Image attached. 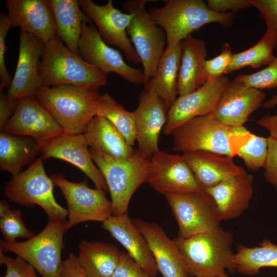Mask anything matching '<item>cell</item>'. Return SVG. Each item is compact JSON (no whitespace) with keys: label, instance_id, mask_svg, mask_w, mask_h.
Returning a JSON list of instances; mask_svg holds the SVG:
<instances>
[{"label":"cell","instance_id":"8fae6325","mask_svg":"<svg viewBox=\"0 0 277 277\" xmlns=\"http://www.w3.org/2000/svg\"><path fill=\"white\" fill-rule=\"evenodd\" d=\"M179 227L177 237L188 238L220 227L213 199L204 190L166 196Z\"/></svg>","mask_w":277,"mask_h":277},{"label":"cell","instance_id":"e0dca14e","mask_svg":"<svg viewBox=\"0 0 277 277\" xmlns=\"http://www.w3.org/2000/svg\"><path fill=\"white\" fill-rule=\"evenodd\" d=\"M229 82L227 76L223 75L209 80L190 93L177 97L168 110L164 133L170 134L190 120L211 114Z\"/></svg>","mask_w":277,"mask_h":277},{"label":"cell","instance_id":"4316f807","mask_svg":"<svg viewBox=\"0 0 277 277\" xmlns=\"http://www.w3.org/2000/svg\"><path fill=\"white\" fill-rule=\"evenodd\" d=\"M182 41L167 45L154 76L144 89L156 93L169 109L177 98Z\"/></svg>","mask_w":277,"mask_h":277},{"label":"cell","instance_id":"ba28073f","mask_svg":"<svg viewBox=\"0 0 277 277\" xmlns=\"http://www.w3.org/2000/svg\"><path fill=\"white\" fill-rule=\"evenodd\" d=\"M43 160L40 156L26 170L7 182L4 188L5 197L18 205L40 206L48 220H65L68 210L55 199L54 184L45 172Z\"/></svg>","mask_w":277,"mask_h":277},{"label":"cell","instance_id":"d6a6232c","mask_svg":"<svg viewBox=\"0 0 277 277\" xmlns=\"http://www.w3.org/2000/svg\"><path fill=\"white\" fill-rule=\"evenodd\" d=\"M97 115L109 121L118 130L126 142L133 146L136 141V130L134 114L118 104L108 93L100 94Z\"/></svg>","mask_w":277,"mask_h":277},{"label":"cell","instance_id":"9a60e30c","mask_svg":"<svg viewBox=\"0 0 277 277\" xmlns=\"http://www.w3.org/2000/svg\"><path fill=\"white\" fill-rule=\"evenodd\" d=\"M78 3L82 10L94 23L106 43L120 48L128 61L142 64L127 32L132 14L116 9L112 0H108L104 5H98L91 0H78Z\"/></svg>","mask_w":277,"mask_h":277},{"label":"cell","instance_id":"2e32d148","mask_svg":"<svg viewBox=\"0 0 277 277\" xmlns=\"http://www.w3.org/2000/svg\"><path fill=\"white\" fill-rule=\"evenodd\" d=\"M44 46L38 38L20 30L18 58L12 81L6 93L8 101L18 102L25 98H36L42 87L38 69Z\"/></svg>","mask_w":277,"mask_h":277},{"label":"cell","instance_id":"5bb4252c","mask_svg":"<svg viewBox=\"0 0 277 277\" xmlns=\"http://www.w3.org/2000/svg\"><path fill=\"white\" fill-rule=\"evenodd\" d=\"M2 131L31 137L40 147L64 133L50 112L36 98L31 97L18 101Z\"/></svg>","mask_w":277,"mask_h":277},{"label":"cell","instance_id":"ac0fdd59","mask_svg":"<svg viewBox=\"0 0 277 277\" xmlns=\"http://www.w3.org/2000/svg\"><path fill=\"white\" fill-rule=\"evenodd\" d=\"M169 108L154 91L144 89L133 112L138 150L151 157L159 150L160 132L167 122Z\"/></svg>","mask_w":277,"mask_h":277},{"label":"cell","instance_id":"7a4b0ae2","mask_svg":"<svg viewBox=\"0 0 277 277\" xmlns=\"http://www.w3.org/2000/svg\"><path fill=\"white\" fill-rule=\"evenodd\" d=\"M250 133L243 126L227 125L210 114L190 120L171 134L175 152L201 150L233 157Z\"/></svg>","mask_w":277,"mask_h":277},{"label":"cell","instance_id":"f35d334b","mask_svg":"<svg viewBox=\"0 0 277 277\" xmlns=\"http://www.w3.org/2000/svg\"><path fill=\"white\" fill-rule=\"evenodd\" d=\"M12 27V22L8 16L3 12L0 14V91L4 88H9L12 81L5 63L6 52V36L9 29Z\"/></svg>","mask_w":277,"mask_h":277},{"label":"cell","instance_id":"7dc6e473","mask_svg":"<svg viewBox=\"0 0 277 277\" xmlns=\"http://www.w3.org/2000/svg\"><path fill=\"white\" fill-rule=\"evenodd\" d=\"M18 102L8 101L6 97V94L3 93V92L0 93V129L1 131L13 114Z\"/></svg>","mask_w":277,"mask_h":277},{"label":"cell","instance_id":"4dcf8cb0","mask_svg":"<svg viewBox=\"0 0 277 277\" xmlns=\"http://www.w3.org/2000/svg\"><path fill=\"white\" fill-rule=\"evenodd\" d=\"M41 147L33 138L0 133V168L12 176L21 172L22 168L30 163L38 153Z\"/></svg>","mask_w":277,"mask_h":277},{"label":"cell","instance_id":"7402d4cb","mask_svg":"<svg viewBox=\"0 0 277 277\" xmlns=\"http://www.w3.org/2000/svg\"><path fill=\"white\" fill-rule=\"evenodd\" d=\"M147 241L163 277H188L189 275L174 240L155 223L140 219L133 221Z\"/></svg>","mask_w":277,"mask_h":277},{"label":"cell","instance_id":"d590c367","mask_svg":"<svg viewBox=\"0 0 277 277\" xmlns=\"http://www.w3.org/2000/svg\"><path fill=\"white\" fill-rule=\"evenodd\" d=\"M0 229L5 241L13 242L17 239H29L34 233L26 226L19 209H9L0 216Z\"/></svg>","mask_w":277,"mask_h":277},{"label":"cell","instance_id":"30bf717a","mask_svg":"<svg viewBox=\"0 0 277 277\" xmlns=\"http://www.w3.org/2000/svg\"><path fill=\"white\" fill-rule=\"evenodd\" d=\"M50 177L66 201L68 210L66 232L78 223L103 222L113 215L112 203L107 199L106 191L90 188L86 179L72 182L61 173L52 174Z\"/></svg>","mask_w":277,"mask_h":277},{"label":"cell","instance_id":"d6986e66","mask_svg":"<svg viewBox=\"0 0 277 277\" xmlns=\"http://www.w3.org/2000/svg\"><path fill=\"white\" fill-rule=\"evenodd\" d=\"M84 134L64 132L41 146V156L43 160L53 157L73 164L89 177L95 188L107 191L105 179L94 164Z\"/></svg>","mask_w":277,"mask_h":277},{"label":"cell","instance_id":"5b68a950","mask_svg":"<svg viewBox=\"0 0 277 277\" xmlns=\"http://www.w3.org/2000/svg\"><path fill=\"white\" fill-rule=\"evenodd\" d=\"M165 5L149 13L165 31L167 45L177 44L203 26L218 23L229 27L234 16L231 12L219 13L211 10L202 0H166Z\"/></svg>","mask_w":277,"mask_h":277},{"label":"cell","instance_id":"603a6c76","mask_svg":"<svg viewBox=\"0 0 277 277\" xmlns=\"http://www.w3.org/2000/svg\"><path fill=\"white\" fill-rule=\"evenodd\" d=\"M252 174L245 170L205 189L215 204L220 220L238 217L248 208L253 194Z\"/></svg>","mask_w":277,"mask_h":277},{"label":"cell","instance_id":"4fadbf2b","mask_svg":"<svg viewBox=\"0 0 277 277\" xmlns=\"http://www.w3.org/2000/svg\"><path fill=\"white\" fill-rule=\"evenodd\" d=\"M147 183L165 196L204 190L182 154L165 151H159L150 159Z\"/></svg>","mask_w":277,"mask_h":277},{"label":"cell","instance_id":"e575fe53","mask_svg":"<svg viewBox=\"0 0 277 277\" xmlns=\"http://www.w3.org/2000/svg\"><path fill=\"white\" fill-rule=\"evenodd\" d=\"M267 151L268 138L250 132L236 155L243 160L248 169L256 171L264 167Z\"/></svg>","mask_w":277,"mask_h":277},{"label":"cell","instance_id":"ee69618b","mask_svg":"<svg viewBox=\"0 0 277 277\" xmlns=\"http://www.w3.org/2000/svg\"><path fill=\"white\" fill-rule=\"evenodd\" d=\"M207 5L212 11L219 13L228 10L237 12L240 9L253 7L250 0H208Z\"/></svg>","mask_w":277,"mask_h":277},{"label":"cell","instance_id":"b9f144b4","mask_svg":"<svg viewBox=\"0 0 277 277\" xmlns=\"http://www.w3.org/2000/svg\"><path fill=\"white\" fill-rule=\"evenodd\" d=\"M111 277H147V275L128 253L121 251L118 264Z\"/></svg>","mask_w":277,"mask_h":277},{"label":"cell","instance_id":"277c9868","mask_svg":"<svg viewBox=\"0 0 277 277\" xmlns=\"http://www.w3.org/2000/svg\"><path fill=\"white\" fill-rule=\"evenodd\" d=\"M98 90L74 85L42 86L36 99L50 112L64 132L84 134L97 115Z\"/></svg>","mask_w":277,"mask_h":277},{"label":"cell","instance_id":"44dd1931","mask_svg":"<svg viewBox=\"0 0 277 277\" xmlns=\"http://www.w3.org/2000/svg\"><path fill=\"white\" fill-rule=\"evenodd\" d=\"M12 27L32 34L44 43L54 37L56 26L48 0H6Z\"/></svg>","mask_w":277,"mask_h":277},{"label":"cell","instance_id":"681fc988","mask_svg":"<svg viewBox=\"0 0 277 277\" xmlns=\"http://www.w3.org/2000/svg\"><path fill=\"white\" fill-rule=\"evenodd\" d=\"M147 277H149V276H148L147 275Z\"/></svg>","mask_w":277,"mask_h":277},{"label":"cell","instance_id":"6da1fadb","mask_svg":"<svg viewBox=\"0 0 277 277\" xmlns=\"http://www.w3.org/2000/svg\"><path fill=\"white\" fill-rule=\"evenodd\" d=\"M174 241L180 251L189 275L194 277H228L227 270L236 271L232 250L233 234L220 227L188 238Z\"/></svg>","mask_w":277,"mask_h":277},{"label":"cell","instance_id":"bcb514c9","mask_svg":"<svg viewBox=\"0 0 277 277\" xmlns=\"http://www.w3.org/2000/svg\"><path fill=\"white\" fill-rule=\"evenodd\" d=\"M277 105V95H273L267 102L263 104L265 108H273ZM257 124L266 129L269 133V136L277 138V114L266 115L256 121Z\"/></svg>","mask_w":277,"mask_h":277},{"label":"cell","instance_id":"9c48e42d","mask_svg":"<svg viewBox=\"0 0 277 277\" xmlns=\"http://www.w3.org/2000/svg\"><path fill=\"white\" fill-rule=\"evenodd\" d=\"M155 1L130 0L122 5L128 13L132 15L127 32L142 61L144 86L155 74L167 44L165 31L153 21L145 8L148 3Z\"/></svg>","mask_w":277,"mask_h":277},{"label":"cell","instance_id":"836d02e7","mask_svg":"<svg viewBox=\"0 0 277 277\" xmlns=\"http://www.w3.org/2000/svg\"><path fill=\"white\" fill-rule=\"evenodd\" d=\"M275 45L271 34L267 31L254 46L241 52L233 54L232 60L226 74L250 66L256 69L269 65L275 58L273 53Z\"/></svg>","mask_w":277,"mask_h":277},{"label":"cell","instance_id":"8d00e7d4","mask_svg":"<svg viewBox=\"0 0 277 277\" xmlns=\"http://www.w3.org/2000/svg\"><path fill=\"white\" fill-rule=\"evenodd\" d=\"M234 80L259 90L276 88L277 56L266 68L250 74H239Z\"/></svg>","mask_w":277,"mask_h":277},{"label":"cell","instance_id":"7bdbcfd3","mask_svg":"<svg viewBox=\"0 0 277 277\" xmlns=\"http://www.w3.org/2000/svg\"><path fill=\"white\" fill-rule=\"evenodd\" d=\"M264 177L277 190V138L269 136Z\"/></svg>","mask_w":277,"mask_h":277},{"label":"cell","instance_id":"8992f818","mask_svg":"<svg viewBox=\"0 0 277 277\" xmlns=\"http://www.w3.org/2000/svg\"><path fill=\"white\" fill-rule=\"evenodd\" d=\"M91 157L106 181L111 199L113 215L128 214L131 197L147 182L150 159L140 152L130 156L116 159L89 149Z\"/></svg>","mask_w":277,"mask_h":277},{"label":"cell","instance_id":"d4e9b609","mask_svg":"<svg viewBox=\"0 0 277 277\" xmlns=\"http://www.w3.org/2000/svg\"><path fill=\"white\" fill-rule=\"evenodd\" d=\"M182 154L204 190L245 171L228 156L201 150Z\"/></svg>","mask_w":277,"mask_h":277},{"label":"cell","instance_id":"ab89813d","mask_svg":"<svg viewBox=\"0 0 277 277\" xmlns=\"http://www.w3.org/2000/svg\"><path fill=\"white\" fill-rule=\"evenodd\" d=\"M264 19L268 31L272 36L277 49V0H250Z\"/></svg>","mask_w":277,"mask_h":277},{"label":"cell","instance_id":"cb8c5ba5","mask_svg":"<svg viewBox=\"0 0 277 277\" xmlns=\"http://www.w3.org/2000/svg\"><path fill=\"white\" fill-rule=\"evenodd\" d=\"M108 231L149 277H156L158 270L154 258L144 237L128 214L111 215L102 222Z\"/></svg>","mask_w":277,"mask_h":277},{"label":"cell","instance_id":"7c38bea8","mask_svg":"<svg viewBox=\"0 0 277 277\" xmlns=\"http://www.w3.org/2000/svg\"><path fill=\"white\" fill-rule=\"evenodd\" d=\"M78 52L84 60L106 74L115 73L132 84H144L143 71L128 65L118 50L103 40L91 22L82 25Z\"/></svg>","mask_w":277,"mask_h":277},{"label":"cell","instance_id":"f6af8a7d","mask_svg":"<svg viewBox=\"0 0 277 277\" xmlns=\"http://www.w3.org/2000/svg\"><path fill=\"white\" fill-rule=\"evenodd\" d=\"M58 277H89L81 267L77 256L70 253L67 258L62 261Z\"/></svg>","mask_w":277,"mask_h":277},{"label":"cell","instance_id":"3957f363","mask_svg":"<svg viewBox=\"0 0 277 277\" xmlns=\"http://www.w3.org/2000/svg\"><path fill=\"white\" fill-rule=\"evenodd\" d=\"M38 72L42 86L70 85L98 90L107 83V74L72 52L56 35L44 43Z\"/></svg>","mask_w":277,"mask_h":277},{"label":"cell","instance_id":"60d3db41","mask_svg":"<svg viewBox=\"0 0 277 277\" xmlns=\"http://www.w3.org/2000/svg\"><path fill=\"white\" fill-rule=\"evenodd\" d=\"M0 264L5 265L6 271L3 277H40L35 269L19 256L12 258L6 255L0 248Z\"/></svg>","mask_w":277,"mask_h":277},{"label":"cell","instance_id":"f1b7e54d","mask_svg":"<svg viewBox=\"0 0 277 277\" xmlns=\"http://www.w3.org/2000/svg\"><path fill=\"white\" fill-rule=\"evenodd\" d=\"M48 2L55 23L56 36L69 50L79 55L78 43L82 25L84 23H90V19L82 10L77 0Z\"/></svg>","mask_w":277,"mask_h":277},{"label":"cell","instance_id":"83f0119b","mask_svg":"<svg viewBox=\"0 0 277 277\" xmlns=\"http://www.w3.org/2000/svg\"><path fill=\"white\" fill-rule=\"evenodd\" d=\"M84 134L90 149L101 154L125 159L135 151L114 126L100 115L93 118Z\"/></svg>","mask_w":277,"mask_h":277},{"label":"cell","instance_id":"f546056e","mask_svg":"<svg viewBox=\"0 0 277 277\" xmlns=\"http://www.w3.org/2000/svg\"><path fill=\"white\" fill-rule=\"evenodd\" d=\"M121 253L111 243L84 240L80 243L77 256L89 277H111L118 264Z\"/></svg>","mask_w":277,"mask_h":277},{"label":"cell","instance_id":"52a82bcc","mask_svg":"<svg viewBox=\"0 0 277 277\" xmlns=\"http://www.w3.org/2000/svg\"><path fill=\"white\" fill-rule=\"evenodd\" d=\"M67 223L66 220H48L42 231L32 238L23 242L1 240L0 248L16 254L32 266L41 277H58Z\"/></svg>","mask_w":277,"mask_h":277},{"label":"cell","instance_id":"74e56055","mask_svg":"<svg viewBox=\"0 0 277 277\" xmlns=\"http://www.w3.org/2000/svg\"><path fill=\"white\" fill-rule=\"evenodd\" d=\"M232 56L230 44L224 42L222 44V51L220 54L212 59L205 61L204 68L208 80L218 78L226 74Z\"/></svg>","mask_w":277,"mask_h":277},{"label":"cell","instance_id":"1f68e13d","mask_svg":"<svg viewBox=\"0 0 277 277\" xmlns=\"http://www.w3.org/2000/svg\"><path fill=\"white\" fill-rule=\"evenodd\" d=\"M234 260L236 271L247 275H255L264 267L277 268V245L268 240L259 246H237Z\"/></svg>","mask_w":277,"mask_h":277},{"label":"cell","instance_id":"ffe728a7","mask_svg":"<svg viewBox=\"0 0 277 277\" xmlns=\"http://www.w3.org/2000/svg\"><path fill=\"white\" fill-rule=\"evenodd\" d=\"M265 97L261 90L234 80L224 89L211 114L227 125L243 126L249 115L262 106Z\"/></svg>","mask_w":277,"mask_h":277},{"label":"cell","instance_id":"c3c4849f","mask_svg":"<svg viewBox=\"0 0 277 277\" xmlns=\"http://www.w3.org/2000/svg\"><path fill=\"white\" fill-rule=\"evenodd\" d=\"M10 207L4 200L0 201V216L3 215Z\"/></svg>","mask_w":277,"mask_h":277},{"label":"cell","instance_id":"484cf974","mask_svg":"<svg viewBox=\"0 0 277 277\" xmlns=\"http://www.w3.org/2000/svg\"><path fill=\"white\" fill-rule=\"evenodd\" d=\"M207 53L204 40L191 34L182 41L178 78L179 96L193 92L208 81L204 68Z\"/></svg>","mask_w":277,"mask_h":277}]
</instances>
